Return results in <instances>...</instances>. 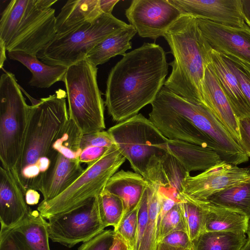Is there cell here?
I'll use <instances>...</instances> for the list:
<instances>
[{
	"instance_id": "obj_32",
	"label": "cell",
	"mask_w": 250,
	"mask_h": 250,
	"mask_svg": "<svg viewBox=\"0 0 250 250\" xmlns=\"http://www.w3.org/2000/svg\"><path fill=\"white\" fill-rule=\"evenodd\" d=\"M146 190L148 221L138 250H156L158 244V216L160 207V197L157 188L148 183Z\"/></svg>"
},
{
	"instance_id": "obj_20",
	"label": "cell",
	"mask_w": 250,
	"mask_h": 250,
	"mask_svg": "<svg viewBox=\"0 0 250 250\" xmlns=\"http://www.w3.org/2000/svg\"><path fill=\"white\" fill-rule=\"evenodd\" d=\"M25 192L11 170L0 167V229L19 224L32 209L26 203Z\"/></svg>"
},
{
	"instance_id": "obj_17",
	"label": "cell",
	"mask_w": 250,
	"mask_h": 250,
	"mask_svg": "<svg viewBox=\"0 0 250 250\" xmlns=\"http://www.w3.org/2000/svg\"><path fill=\"white\" fill-rule=\"evenodd\" d=\"M182 15L213 22L240 27L246 24L241 0H168Z\"/></svg>"
},
{
	"instance_id": "obj_2",
	"label": "cell",
	"mask_w": 250,
	"mask_h": 250,
	"mask_svg": "<svg viewBox=\"0 0 250 250\" xmlns=\"http://www.w3.org/2000/svg\"><path fill=\"white\" fill-rule=\"evenodd\" d=\"M66 92L53 95L29 105V119L21 154L12 171L22 189L38 190L41 181L56 155L52 148L69 121Z\"/></svg>"
},
{
	"instance_id": "obj_25",
	"label": "cell",
	"mask_w": 250,
	"mask_h": 250,
	"mask_svg": "<svg viewBox=\"0 0 250 250\" xmlns=\"http://www.w3.org/2000/svg\"><path fill=\"white\" fill-rule=\"evenodd\" d=\"M210 64L234 112L238 119L250 118V106L240 88L238 81L221 55L211 50Z\"/></svg>"
},
{
	"instance_id": "obj_43",
	"label": "cell",
	"mask_w": 250,
	"mask_h": 250,
	"mask_svg": "<svg viewBox=\"0 0 250 250\" xmlns=\"http://www.w3.org/2000/svg\"><path fill=\"white\" fill-rule=\"evenodd\" d=\"M128 246L123 238L115 232L113 243L109 250H128Z\"/></svg>"
},
{
	"instance_id": "obj_45",
	"label": "cell",
	"mask_w": 250,
	"mask_h": 250,
	"mask_svg": "<svg viewBox=\"0 0 250 250\" xmlns=\"http://www.w3.org/2000/svg\"><path fill=\"white\" fill-rule=\"evenodd\" d=\"M241 3L245 21L250 27V0H241Z\"/></svg>"
},
{
	"instance_id": "obj_26",
	"label": "cell",
	"mask_w": 250,
	"mask_h": 250,
	"mask_svg": "<svg viewBox=\"0 0 250 250\" xmlns=\"http://www.w3.org/2000/svg\"><path fill=\"white\" fill-rule=\"evenodd\" d=\"M9 58L24 65L32 73L28 84L40 88H46L59 81H63L67 67L52 66L40 61L36 56L22 51L8 52Z\"/></svg>"
},
{
	"instance_id": "obj_28",
	"label": "cell",
	"mask_w": 250,
	"mask_h": 250,
	"mask_svg": "<svg viewBox=\"0 0 250 250\" xmlns=\"http://www.w3.org/2000/svg\"><path fill=\"white\" fill-rule=\"evenodd\" d=\"M205 208L204 231L246 233L250 220L239 212L203 201Z\"/></svg>"
},
{
	"instance_id": "obj_8",
	"label": "cell",
	"mask_w": 250,
	"mask_h": 250,
	"mask_svg": "<svg viewBox=\"0 0 250 250\" xmlns=\"http://www.w3.org/2000/svg\"><path fill=\"white\" fill-rule=\"evenodd\" d=\"M128 25L112 14L103 13L93 22L86 23L66 34L56 35L37 57L49 65L68 67L86 59L88 53L97 43Z\"/></svg>"
},
{
	"instance_id": "obj_1",
	"label": "cell",
	"mask_w": 250,
	"mask_h": 250,
	"mask_svg": "<svg viewBox=\"0 0 250 250\" xmlns=\"http://www.w3.org/2000/svg\"><path fill=\"white\" fill-rule=\"evenodd\" d=\"M168 65L164 49L155 43L125 53L106 81L104 104L112 120L125 121L151 104L164 85Z\"/></svg>"
},
{
	"instance_id": "obj_39",
	"label": "cell",
	"mask_w": 250,
	"mask_h": 250,
	"mask_svg": "<svg viewBox=\"0 0 250 250\" xmlns=\"http://www.w3.org/2000/svg\"><path fill=\"white\" fill-rule=\"evenodd\" d=\"M160 242L183 248H193L192 242L188 232L179 230L171 232L164 237Z\"/></svg>"
},
{
	"instance_id": "obj_30",
	"label": "cell",
	"mask_w": 250,
	"mask_h": 250,
	"mask_svg": "<svg viewBox=\"0 0 250 250\" xmlns=\"http://www.w3.org/2000/svg\"><path fill=\"white\" fill-rule=\"evenodd\" d=\"M247 240L244 232L204 231L192 242L193 250H240Z\"/></svg>"
},
{
	"instance_id": "obj_46",
	"label": "cell",
	"mask_w": 250,
	"mask_h": 250,
	"mask_svg": "<svg viewBox=\"0 0 250 250\" xmlns=\"http://www.w3.org/2000/svg\"><path fill=\"white\" fill-rule=\"evenodd\" d=\"M156 250H193V248H183L173 247L167 244L159 242L158 243Z\"/></svg>"
},
{
	"instance_id": "obj_18",
	"label": "cell",
	"mask_w": 250,
	"mask_h": 250,
	"mask_svg": "<svg viewBox=\"0 0 250 250\" xmlns=\"http://www.w3.org/2000/svg\"><path fill=\"white\" fill-rule=\"evenodd\" d=\"M188 173L173 156L166 152L150 159L143 176L160 192L179 202L182 182Z\"/></svg>"
},
{
	"instance_id": "obj_6",
	"label": "cell",
	"mask_w": 250,
	"mask_h": 250,
	"mask_svg": "<svg viewBox=\"0 0 250 250\" xmlns=\"http://www.w3.org/2000/svg\"><path fill=\"white\" fill-rule=\"evenodd\" d=\"M125 160L116 145L111 146L100 158L87 165L64 191L49 201L42 200L37 210L48 220L86 204L101 193Z\"/></svg>"
},
{
	"instance_id": "obj_22",
	"label": "cell",
	"mask_w": 250,
	"mask_h": 250,
	"mask_svg": "<svg viewBox=\"0 0 250 250\" xmlns=\"http://www.w3.org/2000/svg\"><path fill=\"white\" fill-rule=\"evenodd\" d=\"M166 151L189 173L205 171L223 161L215 151L182 141L168 140L166 144Z\"/></svg>"
},
{
	"instance_id": "obj_44",
	"label": "cell",
	"mask_w": 250,
	"mask_h": 250,
	"mask_svg": "<svg viewBox=\"0 0 250 250\" xmlns=\"http://www.w3.org/2000/svg\"><path fill=\"white\" fill-rule=\"evenodd\" d=\"M119 1V0H100V8L102 12L105 14H112L114 6Z\"/></svg>"
},
{
	"instance_id": "obj_13",
	"label": "cell",
	"mask_w": 250,
	"mask_h": 250,
	"mask_svg": "<svg viewBox=\"0 0 250 250\" xmlns=\"http://www.w3.org/2000/svg\"><path fill=\"white\" fill-rule=\"evenodd\" d=\"M250 177V169L223 161L203 172L191 176L188 173L181 184L182 192L201 201Z\"/></svg>"
},
{
	"instance_id": "obj_36",
	"label": "cell",
	"mask_w": 250,
	"mask_h": 250,
	"mask_svg": "<svg viewBox=\"0 0 250 250\" xmlns=\"http://www.w3.org/2000/svg\"><path fill=\"white\" fill-rule=\"evenodd\" d=\"M139 204L124 216L118 226L113 229L114 231L119 234L133 250H135L136 245Z\"/></svg>"
},
{
	"instance_id": "obj_12",
	"label": "cell",
	"mask_w": 250,
	"mask_h": 250,
	"mask_svg": "<svg viewBox=\"0 0 250 250\" xmlns=\"http://www.w3.org/2000/svg\"><path fill=\"white\" fill-rule=\"evenodd\" d=\"M125 15L140 37L156 40L182 14L168 0H133Z\"/></svg>"
},
{
	"instance_id": "obj_14",
	"label": "cell",
	"mask_w": 250,
	"mask_h": 250,
	"mask_svg": "<svg viewBox=\"0 0 250 250\" xmlns=\"http://www.w3.org/2000/svg\"><path fill=\"white\" fill-rule=\"evenodd\" d=\"M151 104L152 110L149 113V120L168 139L187 142L209 148L220 156V150L216 145L186 117L157 96Z\"/></svg>"
},
{
	"instance_id": "obj_41",
	"label": "cell",
	"mask_w": 250,
	"mask_h": 250,
	"mask_svg": "<svg viewBox=\"0 0 250 250\" xmlns=\"http://www.w3.org/2000/svg\"><path fill=\"white\" fill-rule=\"evenodd\" d=\"M109 148L97 146L86 147L82 151L79 160L81 163L88 165L103 156Z\"/></svg>"
},
{
	"instance_id": "obj_23",
	"label": "cell",
	"mask_w": 250,
	"mask_h": 250,
	"mask_svg": "<svg viewBox=\"0 0 250 250\" xmlns=\"http://www.w3.org/2000/svg\"><path fill=\"white\" fill-rule=\"evenodd\" d=\"M147 185L142 175L122 169L109 179L104 190L121 199L124 207V217L139 204Z\"/></svg>"
},
{
	"instance_id": "obj_11",
	"label": "cell",
	"mask_w": 250,
	"mask_h": 250,
	"mask_svg": "<svg viewBox=\"0 0 250 250\" xmlns=\"http://www.w3.org/2000/svg\"><path fill=\"white\" fill-rule=\"evenodd\" d=\"M98 196L70 211L48 219L49 238L68 248L88 241L104 230Z\"/></svg>"
},
{
	"instance_id": "obj_16",
	"label": "cell",
	"mask_w": 250,
	"mask_h": 250,
	"mask_svg": "<svg viewBox=\"0 0 250 250\" xmlns=\"http://www.w3.org/2000/svg\"><path fill=\"white\" fill-rule=\"evenodd\" d=\"M198 27L211 49L221 54L231 55L250 65V27L216 23L197 19Z\"/></svg>"
},
{
	"instance_id": "obj_49",
	"label": "cell",
	"mask_w": 250,
	"mask_h": 250,
	"mask_svg": "<svg viewBox=\"0 0 250 250\" xmlns=\"http://www.w3.org/2000/svg\"><path fill=\"white\" fill-rule=\"evenodd\" d=\"M246 233L248 235V239L250 240V222L249 223Z\"/></svg>"
},
{
	"instance_id": "obj_42",
	"label": "cell",
	"mask_w": 250,
	"mask_h": 250,
	"mask_svg": "<svg viewBox=\"0 0 250 250\" xmlns=\"http://www.w3.org/2000/svg\"><path fill=\"white\" fill-rule=\"evenodd\" d=\"M25 197L26 203L33 206L39 203L40 194L36 190L29 189L26 191Z\"/></svg>"
},
{
	"instance_id": "obj_24",
	"label": "cell",
	"mask_w": 250,
	"mask_h": 250,
	"mask_svg": "<svg viewBox=\"0 0 250 250\" xmlns=\"http://www.w3.org/2000/svg\"><path fill=\"white\" fill-rule=\"evenodd\" d=\"M103 13L100 0H69L56 17L57 35L66 34L93 22Z\"/></svg>"
},
{
	"instance_id": "obj_31",
	"label": "cell",
	"mask_w": 250,
	"mask_h": 250,
	"mask_svg": "<svg viewBox=\"0 0 250 250\" xmlns=\"http://www.w3.org/2000/svg\"><path fill=\"white\" fill-rule=\"evenodd\" d=\"M179 204L186 231L192 242L204 231L205 208L204 202L192 199L182 192Z\"/></svg>"
},
{
	"instance_id": "obj_35",
	"label": "cell",
	"mask_w": 250,
	"mask_h": 250,
	"mask_svg": "<svg viewBox=\"0 0 250 250\" xmlns=\"http://www.w3.org/2000/svg\"><path fill=\"white\" fill-rule=\"evenodd\" d=\"M179 230L186 231L179 202L165 215L159 224L157 232L158 243L167 234Z\"/></svg>"
},
{
	"instance_id": "obj_27",
	"label": "cell",
	"mask_w": 250,
	"mask_h": 250,
	"mask_svg": "<svg viewBox=\"0 0 250 250\" xmlns=\"http://www.w3.org/2000/svg\"><path fill=\"white\" fill-rule=\"evenodd\" d=\"M137 31L130 24L110 34L88 53L86 59L94 65L104 64L117 55L124 56L132 48L130 41Z\"/></svg>"
},
{
	"instance_id": "obj_34",
	"label": "cell",
	"mask_w": 250,
	"mask_h": 250,
	"mask_svg": "<svg viewBox=\"0 0 250 250\" xmlns=\"http://www.w3.org/2000/svg\"><path fill=\"white\" fill-rule=\"evenodd\" d=\"M220 55L236 78L242 93L250 106V65L231 55Z\"/></svg>"
},
{
	"instance_id": "obj_48",
	"label": "cell",
	"mask_w": 250,
	"mask_h": 250,
	"mask_svg": "<svg viewBox=\"0 0 250 250\" xmlns=\"http://www.w3.org/2000/svg\"><path fill=\"white\" fill-rule=\"evenodd\" d=\"M240 250H250V240L248 239L246 243Z\"/></svg>"
},
{
	"instance_id": "obj_7",
	"label": "cell",
	"mask_w": 250,
	"mask_h": 250,
	"mask_svg": "<svg viewBox=\"0 0 250 250\" xmlns=\"http://www.w3.org/2000/svg\"><path fill=\"white\" fill-rule=\"evenodd\" d=\"M0 78V160L14 171L21 157L27 127L29 105L15 75L4 70Z\"/></svg>"
},
{
	"instance_id": "obj_5",
	"label": "cell",
	"mask_w": 250,
	"mask_h": 250,
	"mask_svg": "<svg viewBox=\"0 0 250 250\" xmlns=\"http://www.w3.org/2000/svg\"><path fill=\"white\" fill-rule=\"evenodd\" d=\"M98 67L84 59L68 67L63 82L69 119L83 134L105 128L104 101L97 82Z\"/></svg>"
},
{
	"instance_id": "obj_10",
	"label": "cell",
	"mask_w": 250,
	"mask_h": 250,
	"mask_svg": "<svg viewBox=\"0 0 250 250\" xmlns=\"http://www.w3.org/2000/svg\"><path fill=\"white\" fill-rule=\"evenodd\" d=\"M157 97L206 135L219 148L223 161L237 166L249 161L241 146L207 107L187 100L164 86Z\"/></svg>"
},
{
	"instance_id": "obj_21",
	"label": "cell",
	"mask_w": 250,
	"mask_h": 250,
	"mask_svg": "<svg viewBox=\"0 0 250 250\" xmlns=\"http://www.w3.org/2000/svg\"><path fill=\"white\" fill-rule=\"evenodd\" d=\"M79 160L70 159L56 151L51 165L43 175L38 190L42 194V200L49 201L68 188L83 172Z\"/></svg>"
},
{
	"instance_id": "obj_3",
	"label": "cell",
	"mask_w": 250,
	"mask_h": 250,
	"mask_svg": "<svg viewBox=\"0 0 250 250\" xmlns=\"http://www.w3.org/2000/svg\"><path fill=\"white\" fill-rule=\"evenodd\" d=\"M163 37L174 57L169 63L171 72L164 86L193 103L203 105L202 85L212 49L198 27L197 18L182 15Z\"/></svg>"
},
{
	"instance_id": "obj_4",
	"label": "cell",
	"mask_w": 250,
	"mask_h": 250,
	"mask_svg": "<svg viewBox=\"0 0 250 250\" xmlns=\"http://www.w3.org/2000/svg\"><path fill=\"white\" fill-rule=\"evenodd\" d=\"M57 0H12L1 14L0 40L8 52L36 56L54 38Z\"/></svg>"
},
{
	"instance_id": "obj_47",
	"label": "cell",
	"mask_w": 250,
	"mask_h": 250,
	"mask_svg": "<svg viewBox=\"0 0 250 250\" xmlns=\"http://www.w3.org/2000/svg\"><path fill=\"white\" fill-rule=\"evenodd\" d=\"M6 51L5 45L2 41L0 40V68L2 69L4 62L6 59L5 52Z\"/></svg>"
},
{
	"instance_id": "obj_29",
	"label": "cell",
	"mask_w": 250,
	"mask_h": 250,
	"mask_svg": "<svg viewBox=\"0 0 250 250\" xmlns=\"http://www.w3.org/2000/svg\"><path fill=\"white\" fill-rule=\"evenodd\" d=\"M207 201L247 216L250 220V177L209 197Z\"/></svg>"
},
{
	"instance_id": "obj_33",
	"label": "cell",
	"mask_w": 250,
	"mask_h": 250,
	"mask_svg": "<svg viewBox=\"0 0 250 250\" xmlns=\"http://www.w3.org/2000/svg\"><path fill=\"white\" fill-rule=\"evenodd\" d=\"M100 215L105 228H116L122 219L124 207L120 198L105 190L98 196Z\"/></svg>"
},
{
	"instance_id": "obj_50",
	"label": "cell",
	"mask_w": 250,
	"mask_h": 250,
	"mask_svg": "<svg viewBox=\"0 0 250 250\" xmlns=\"http://www.w3.org/2000/svg\"><path fill=\"white\" fill-rule=\"evenodd\" d=\"M128 250H133L131 249L128 247Z\"/></svg>"
},
{
	"instance_id": "obj_37",
	"label": "cell",
	"mask_w": 250,
	"mask_h": 250,
	"mask_svg": "<svg viewBox=\"0 0 250 250\" xmlns=\"http://www.w3.org/2000/svg\"><path fill=\"white\" fill-rule=\"evenodd\" d=\"M115 145L114 140L107 131H101L83 134L80 140V148L82 151L91 146L109 148Z\"/></svg>"
},
{
	"instance_id": "obj_19",
	"label": "cell",
	"mask_w": 250,
	"mask_h": 250,
	"mask_svg": "<svg viewBox=\"0 0 250 250\" xmlns=\"http://www.w3.org/2000/svg\"><path fill=\"white\" fill-rule=\"evenodd\" d=\"M202 95L203 105L212 113L240 145L238 119L221 87L210 62L205 71Z\"/></svg>"
},
{
	"instance_id": "obj_38",
	"label": "cell",
	"mask_w": 250,
	"mask_h": 250,
	"mask_svg": "<svg viewBox=\"0 0 250 250\" xmlns=\"http://www.w3.org/2000/svg\"><path fill=\"white\" fill-rule=\"evenodd\" d=\"M115 236L113 230L107 229L83 243L78 250H109Z\"/></svg>"
},
{
	"instance_id": "obj_15",
	"label": "cell",
	"mask_w": 250,
	"mask_h": 250,
	"mask_svg": "<svg viewBox=\"0 0 250 250\" xmlns=\"http://www.w3.org/2000/svg\"><path fill=\"white\" fill-rule=\"evenodd\" d=\"M47 222L32 210L19 224L0 229V250H50Z\"/></svg>"
},
{
	"instance_id": "obj_9",
	"label": "cell",
	"mask_w": 250,
	"mask_h": 250,
	"mask_svg": "<svg viewBox=\"0 0 250 250\" xmlns=\"http://www.w3.org/2000/svg\"><path fill=\"white\" fill-rule=\"evenodd\" d=\"M107 131L132 169L142 176L153 156L167 152L169 139L141 113L119 122Z\"/></svg>"
},
{
	"instance_id": "obj_40",
	"label": "cell",
	"mask_w": 250,
	"mask_h": 250,
	"mask_svg": "<svg viewBox=\"0 0 250 250\" xmlns=\"http://www.w3.org/2000/svg\"><path fill=\"white\" fill-rule=\"evenodd\" d=\"M240 136V145L250 157V118L238 119Z\"/></svg>"
}]
</instances>
